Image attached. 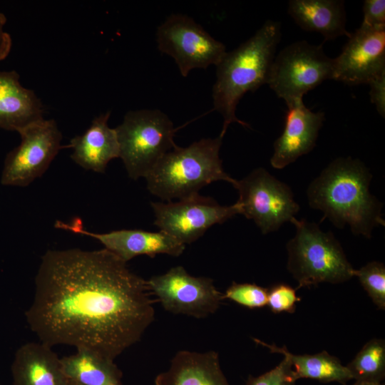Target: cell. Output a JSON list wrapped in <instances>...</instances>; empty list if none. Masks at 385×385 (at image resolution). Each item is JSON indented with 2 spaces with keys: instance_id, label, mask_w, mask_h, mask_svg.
Returning a JSON list of instances; mask_svg holds the SVG:
<instances>
[{
  "instance_id": "cell-12",
  "label": "cell",
  "mask_w": 385,
  "mask_h": 385,
  "mask_svg": "<svg viewBox=\"0 0 385 385\" xmlns=\"http://www.w3.org/2000/svg\"><path fill=\"white\" fill-rule=\"evenodd\" d=\"M154 225L181 243L190 244L212 225L240 215L239 205H220L213 198L199 194L167 202H151Z\"/></svg>"
},
{
  "instance_id": "cell-32",
  "label": "cell",
  "mask_w": 385,
  "mask_h": 385,
  "mask_svg": "<svg viewBox=\"0 0 385 385\" xmlns=\"http://www.w3.org/2000/svg\"><path fill=\"white\" fill-rule=\"evenodd\" d=\"M68 385H81V384H77V383H76V382H73V381H69V380H68Z\"/></svg>"
},
{
  "instance_id": "cell-28",
  "label": "cell",
  "mask_w": 385,
  "mask_h": 385,
  "mask_svg": "<svg viewBox=\"0 0 385 385\" xmlns=\"http://www.w3.org/2000/svg\"><path fill=\"white\" fill-rule=\"evenodd\" d=\"M363 21L361 26L374 29H385V1L366 0L363 6Z\"/></svg>"
},
{
  "instance_id": "cell-9",
  "label": "cell",
  "mask_w": 385,
  "mask_h": 385,
  "mask_svg": "<svg viewBox=\"0 0 385 385\" xmlns=\"http://www.w3.org/2000/svg\"><path fill=\"white\" fill-rule=\"evenodd\" d=\"M156 39L158 50L173 58L184 77L192 69L217 66L226 53L222 42L185 15L169 16L158 26Z\"/></svg>"
},
{
  "instance_id": "cell-24",
  "label": "cell",
  "mask_w": 385,
  "mask_h": 385,
  "mask_svg": "<svg viewBox=\"0 0 385 385\" xmlns=\"http://www.w3.org/2000/svg\"><path fill=\"white\" fill-rule=\"evenodd\" d=\"M356 277L374 304L379 309H385V266L378 261L368 262L355 270Z\"/></svg>"
},
{
  "instance_id": "cell-4",
  "label": "cell",
  "mask_w": 385,
  "mask_h": 385,
  "mask_svg": "<svg viewBox=\"0 0 385 385\" xmlns=\"http://www.w3.org/2000/svg\"><path fill=\"white\" fill-rule=\"evenodd\" d=\"M222 138H202L183 148L177 145L145 177L149 192L169 202L199 194L204 186L235 179L225 172L220 158Z\"/></svg>"
},
{
  "instance_id": "cell-31",
  "label": "cell",
  "mask_w": 385,
  "mask_h": 385,
  "mask_svg": "<svg viewBox=\"0 0 385 385\" xmlns=\"http://www.w3.org/2000/svg\"><path fill=\"white\" fill-rule=\"evenodd\" d=\"M351 385H384V384L382 383L355 381V382Z\"/></svg>"
},
{
  "instance_id": "cell-27",
  "label": "cell",
  "mask_w": 385,
  "mask_h": 385,
  "mask_svg": "<svg viewBox=\"0 0 385 385\" xmlns=\"http://www.w3.org/2000/svg\"><path fill=\"white\" fill-rule=\"evenodd\" d=\"M300 300L296 289L287 284H277L268 289L267 305L274 313H293Z\"/></svg>"
},
{
  "instance_id": "cell-3",
  "label": "cell",
  "mask_w": 385,
  "mask_h": 385,
  "mask_svg": "<svg viewBox=\"0 0 385 385\" xmlns=\"http://www.w3.org/2000/svg\"><path fill=\"white\" fill-rule=\"evenodd\" d=\"M280 38V23L267 20L247 41L226 52L216 66L212 98L215 110L223 118L220 137L223 138L232 123L250 127L237 118V106L247 92L267 83Z\"/></svg>"
},
{
  "instance_id": "cell-19",
  "label": "cell",
  "mask_w": 385,
  "mask_h": 385,
  "mask_svg": "<svg viewBox=\"0 0 385 385\" xmlns=\"http://www.w3.org/2000/svg\"><path fill=\"white\" fill-rule=\"evenodd\" d=\"M43 107L35 93L24 88L15 71H0V128L19 131L43 119Z\"/></svg>"
},
{
  "instance_id": "cell-13",
  "label": "cell",
  "mask_w": 385,
  "mask_h": 385,
  "mask_svg": "<svg viewBox=\"0 0 385 385\" xmlns=\"http://www.w3.org/2000/svg\"><path fill=\"white\" fill-rule=\"evenodd\" d=\"M334 60L332 79L349 86L369 83L385 72V29L361 26Z\"/></svg>"
},
{
  "instance_id": "cell-10",
  "label": "cell",
  "mask_w": 385,
  "mask_h": 385,
  "mask_svg": "<svg viewBox=\"0 0 385 385\" xmlns=\"http://www.w3.org/2000/svg\"><path fill=\"white\" fill-rule=\"evenodd\" d=\"M18 133L21 143L6 157L3 185L28 186L47 170L61 148L62 135L53 119H41Z\"/></svg>"
},
{
  "instance_id": "cell-22",
  "label": "cell",
  "mask_w": 385,
  "mask_h": 385,
  "mask_svg": "<svg viewBox=\"0 0 385 385\" xmlns=\"http://www.w3.org/2000/svg\"><path fill=\"white\" fill-rule=\"evenodd\" d=\"M60 359L69 381L81 385H123L122 372L114 360L96 351L77 349L75 354Z\"/></svg>"
},
{
  "instance_id": "cell-17",
  "label": "cell",
  "mask_w": 385,
  "mask_h": 385,
  "mask_svg": "<svg viewBox=\"0 0 385 385\" xmlns=\"http://www.w3.org/2000/svg\"><path fill=\"white\" fill-rule=\"evenodd\" d=\"M13 385H68L61 359L42 342H28L15 354L11 366Z\"/></svg>"
},
{
  "instance_id": "cell-23",
  "label": "cell",
  "mask_w": 385,
  "mask_h": 385,
  "mask_svg": "<svg viewBox=\"0 0 385 385\" xmlns=\"http://www.w3.org/2000/svg\"><path fill=\"white\" fill-rule=\"evenodd\" d=\"M346 366L354 381L382 383L385 378L384 340H369Z\"/></svg>"
},
{
  "instance_id": "cell-26",
  "label": "cell",
  "mask_w": 385,
  "mask_h": 385,
  "mask_svg": "<svg viewBox=\"0 0 385 385\" xmlns=\"http://www.w3.org/2000/svg\"><path fill=\"white\" fill-rule=\"evenodd\" d=\"M296 381L292 364L284 356L274 369L258 376H249L245 385H295Z\"/></svg>"
},
{
  "instance_id": "cell-21",
  "label": "cell",
  "mask_w": 385,
  "mask_h": 385,
  "mask_svg": "<svg viewBox=\"0 0 385 385\" xmlns=\"http://www.w3.org/2000/svg\"><path fill=\"white\" fill-rule=\"evenodd\" d=\"M257 344L267 348L272 353H278L287 357L292 366L295 379H311L322 383L337 382L346 385L352 379L347 367L340 360L327 351L314 354H293L285 346L279 347L253 338Z\"/></svg>"
},
{
  "instance_id": "cell-16",
  "label": "cell",
  "mask_w": 385,
  "mask_h": 385,
  "mask_svg": "<svg viewBox=\"0 0 385 385\" xmlns=\"http://www.w3.org/2000/svg\"><path fill=\"white\" fill-rule=\"evenodd\" d=\"M110 114L108 111L97 116L83 134L70 140L71 159L86 170L104 173L108 163L120 157L115 128L108 125Z\"/></svg>"
},
{
  "instance_id": "cell-11",
  "label": "cell",
  "mask_w": 385,
  "mask_h": 385,
  "mask_svg": "<svg viewBox=\"0 0 385 385\" xmlns=\"http://www.w3.org/2000/svg\"><path fill=\"white\" fill-rule=\"evenodd\" d=\"M147 284L164 309L175 314L205 318L214 314L224 299L211 278L192 276L183 266L153 276Z\"/></svg>"
},
{
  "instance_id": "cell-7",
  "label": "cell",
  "mask_w": 385,
  "mask_h": 385,
  "mask_svg": "<svg viewBox=\"0 0 385 385\" xmlns=\"http://www.w3.org/2000/svg\"><path fill=\"white\" fill-rule=\"evenodd\" d=\"M334 60L322 45L296 41L275 56L267 84L287 106L302 100L309 91L323 81L332 79Z\"/></svg>"
},
{
  "instance_id": "cell-25",
  "label": "cell",
  "mask_w": 385,
  "mask_h": 385,
  "mask_svg": "<svg viewBox=\"0 0 385 385\" xmlns=\"http://www.w3.org/2000/svg\"><path fill=\"white\" fill-rule=\"evenodd\" d=\"M268 289L252 283L232 284L223 294L228 299L249 309L262 308L267 305Z\"/></svg>"
},
{
  "instance_id": "cell-18",
  "label": "cell",
  "mask_w": 385,
  "mask_h": 385,
  "mask_svg": "<svg viewBox=\"0 0 385 385\" xmlns=\"http://www.w3.org/2000/svg\"><path fill=\"white\" fill-rule=\"evenodd\" d=\"M155 385H230L224 375L216 351H179L169 368L159 374Z\"/></svg>"
},
{
  "instance_id": "cell-1",
  "label": "cell",
  "mask_w": 385,
  "mask_h": 385,
  "mask_svg": "<svg viewBox=\"0 0 385 385\" xmlns=\"http://www.w3.org/2000/svg\"><path fill=\"white\" fill-rule=\"evenodd\" d=\"M147 280L106 249L48 250L35 277L26 322L40 342L114 360L153 322Z\"/></svg>"
},
{
  "instance_id": "cell-8",
  "label": "cell",
  "mask_w": 385,
  "mask_h": 385,
  "mask_svg": "<svg viewBox=\"0 0 385 385\" xmlns=\"http://www.w3.org/2000/svg\"><path fill=\"white\" fill-rule=\"evenodd\" d=\"M238 191L240 215L252 220L262 234L277 231L299 210L286 183L258 168L232 185Z\"/></svg>"
},
{
  "instance_id": "cell-20",
  "label": "cell",
  "mask_w": 385,
  "mask_h": 385,
  "mask_svg": "<svg viewBox=\"0 0 385 385\" xmlns=\"http://www.w3.org/2000/svg\"><path fill=\"white\" fill-rule=\"evenodd\" d=\"M288 13L301 29L319 33L326 41L351 34L345 27L343 1L292 0L288 4Z\"/></svg>"
},
{
  "instance_id": "cell-30",
  "label": "cell",
  "mask_w": 385,
  "mask_h": 385,
  "mask_svg": "<svg viewBox=\"0 0 385 385\" xmlns=\"http://www.w3.org/2000/svg\"><path fill=\"white\" fill-rule=\"evenodd\" d=\"M6 23V16L0 13V61L8 56L12 45L11 36L4 30Z\"/></svg>"
},
{
  "instance_id": "cell-29",
  "label": "cell",
  "mask_w": 385,
  "mask_h": 385,
  "mask_svg": "<svg viewBox=\"0 0 385 385\" xmlns=\"http://www.w3.org/2000/svg\"><path fill=\"white\" fill-rule=\"evenodd\" d=\"M370 100L375 105L381 116H385V72L379 75L369 83Z\"/></svg>"
},
{
  "instance_id": "cell-5",
  "label": "cell",
  "mask_w": 385,
  "mask_h": 385,
  "mask_svg": "<svg viewBox=\"0 0 385 385\" xmlns=\"http://www.w3.org/2000/svg\"><path fill=\"white\" fill-rule=\"evenodd\" d=\"M294 236L286 245L287 269L298 288L322 282L339 284L354 277L355 269L348 261L340 242L317 224L293 217Z\"/></svg>"
},
{
  "instance_id": "cell-6",
  "label": "cell",
  "mask_w": 385,
  "mask_h": 385,
  "mask_svg": "<svg viewBox=\"0 0 385 385\" xmlns=\"http://www.w3.org/2000/svg\"><path fill=\"white\" fill-rule=\"evenodd\" d=\"M120 157L128 176L145 178L176 144L175 128L169 117L159 110L128 111L115 128Z\"/></svg>"
},
{
  "instance_id": "cell-15",
  "label": "cell",
  "mask_w": 385,
  "mask_h": 385,
  "mask_svg": "<svg viewBox=\"0 0 385 385\" xmlns=\"http://www.w3.org/2000/svg\"><path fill=\"white\" fill-rule=\"evenodd\" d=\"M287 106L284 130L274 142L270 159L275 169H282L312 150L325 118L323 112L312 111L302 100Z\"/></svg>"
},
{
  "instance_id": "cell-33",
  "label": "cell",
  "mask_w": 385,
  "mask_h": 385,
  "mask_svg": "<svg viewBox=\"0 0 385 385\" xmlns=\"http://www.w3.org/2000/svg\"><path fill=\"white\" fill-rule=\"evenodd\" d=\"M0 385H1V384H0Z\"/></svg>"
},
{
  "instance_id": "cell-14",
  "label": "cell",
  "mask_w": 385,
  "mask_h": 385,
  "mask_svg": "<svg viewBox=\"0 0 385 385\" xmlns=\"http://www.w3.org/2000/svg\"><path fill=\"white\" fill-rule=\"evenodd\" d=\"M54 227L96 239L105 249L126 263L139 255L154 257L156 255L165 254L178 257L185 248V245L161 230L149 232L123 229L106 233H94L86 230L78 217L73 218L69 223L57 220Z\"/></svg>"
},
{
  "instance_id": "cell-2",
  "label": "cell",
  "mask_w": 385,
  "mask_h": 385,
  "mask_svg": "<svg viewBox=\"0 0 385 385\" xmlns=\"http://www.w3.org/2000/svg\"><path fill=\"white\" fill-rule=\"evenodd\" d=\"M372 175L359 159L339 157L309 185L310 207L322 212L336 227H350L355 235L371 237L375 227L385 225L383 204L369 190Z\"/></svg>"
}]
</instances>
